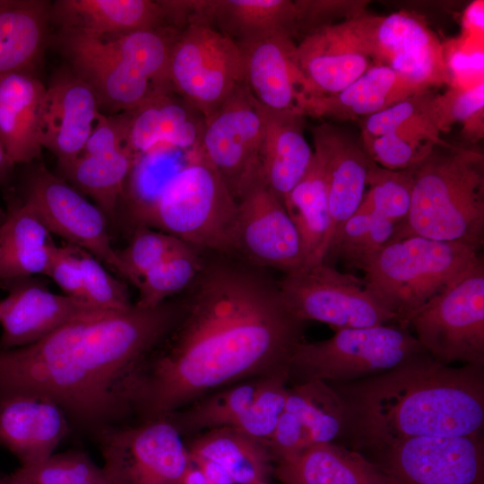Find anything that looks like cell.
Here are the masks:
<instances>
[{
	"label": "cell",
	"mask_w": 484,
	"mask_h": 484,
	"mask_svg": "<svg viewBox=\"0 0 484 484\" xmlns=\"http://www.w3.org/2000/svg\"><path fill=\"white\" fill-rule=\"evenodd\" d=\"M96 437L110 484H181L191 464L183 436L168 418L112 427Z\"/></svg>",
	"instance_id": "8fae6325"
},
{
	"label": "cell",
	"mask_w": 484,
	"mask_h": 484,
	"mask_svg": "<svg viewBox=\"0 0 484 484\" xmlns=\"http://www.w3.org/2000/svg\"><path fill=\"white\" fill-rule=\"evenodd\" d=\"M334 331L329 339L296 346L289 365L290 385L355 381L427 352L411 331L398 324Z\"/></svg>",
	"instance_id": "52a82bcc"
},
{
	"label": "cell",
	"mask_w": 484,
	"mask_h": 484,
	"mask_svg": "<svg viewBox=\"0 0 484 484\" xmlns=\"http://www.w3.org/2000/svg\"><path fill=\"white\" fill-rule=\"evenodd\" d=\"M49 16L61 30L107 38L167 25L159 1L59 0Z\"/></svg>",
	"instance_id": "484cf974"
},
{
	"label": "cell",
	"mask_w": 484,
	"mask_h": 484,
	"mask_svg": "<svg viewBox=\"0 0 484 484\" xmlns=\"http://www.w3.org/2000/svg\"><path fill=\"white\" fill-rule=\"evenodd\" d=\"M50 4L39 0H8L0 9V75L29 72L43 54Z\"/></svg>",
	"instance_id": "1f68e13d"
},
{
	"label": "cell",
	"mask_w": 484,
	"mask_h": 484,
	"mask_svg": "<svg viewBox=\"0 0 484 484\" xmlns=\"http://www.w3.org/2000/svg\"><path fill=\"white\" fill-rule=\"evenodd\" d=\"M272 472L283 484H395L362 453L335 442L311 445Z\"/></svg>",
	"instance_id": "4316f807"
},
{
	"label": "cell",
	"mask_w": 484,
	"mask_h": 484,
	"mask_svg": "<svg viewBox=\"0 0 484 484\" xmlns=\"http://www.w3.org/2000/svg\"><path fill=\"white\" fill-rule=\"evenodd\" d=\"M186 445L191 457L217 462L235 484L264 481L273 471L274 461L267 445L231 427L203 432Z\"/></svg>",
	"instance_id": "d6a6232c"
},
{
	"label": "cell",
	"mask_w": 484,
	"mask_h": 484,
	"mask_svg": "<svg viewBox=\"0 0 484 484\" xmlns=\"http://www.w3.org/2000/svg\"><path fill=\"white\" fill-rule=\"evenodd\" d=\"M267 112L263 179L268 190L283 204L307 171L314 151L305 137L304 116L290 111Z\"/></svg>",
	"instance_id": "f546056e"
},
{
	"label": "cell",
	"mask_w": 484,
	"mask_h": 484,
	"mask_svg": "<svg viewBox=\"0 0 484 484\" xmlns=\"http://www.w3.org/2000/svg\"><path fill=\"white\" fill-rule=\"evenodd\" d=\"M2 484H39L23 475L18 469L10 475H5Z\"/></svg>",
	"instance_id": "11a10c76"
},
{
	"label": "cell",
	"mask_w": 484,
	"mask_h": 484,
	"mask_svg": "<svg viewBox=\"0 0 484 484\" xmlns=\"http://www.w3.org/2000/svg\"><path fill=\"white\" fill-rule=\"evenodd\" d=\"M238 44L243 55L245 83L257 102L271 112L307 117L321 96L300 69L294 39L275 32Z\"/></svg>",
	"instance_id": "2e32d148"
},
{
	"label": "cell",
	"mask_w": 484,
	"mask_h": 484,
	"mask_svg": "<svg viewBox=\"0 0 484 484\" xmlns=\"http://www.w3.org/2000/svg\"><path fill=\"white\" fill-rule=\"evenodd\" d=\"M358 123L361 135L394 134L427 150L447 143L440 136L439 94L432 90L413 94Z\"/></svg>",
	"instance_id": "e575fe53"
},
{
	"label": "cell",
	"mask_w": 484,
	"mask_h": 484,
	"mask_svg": "<svg viewBox=\"0 0 484 484\" xmlns=\"http://www.w3.org/2000/svg\"><path fill=\"white\" fill-rule=\"evenodd\" d=\"M255 484H269V483L266 480H264V481L256 482Z\"/></svg>",
	"instance_id": "91938a15"
},
{
	"label": "cell",
	"mask_w": 484,
	"mask_h": 484,
	"mask_svg": "<svg viewBox=\"0 0 484 484\" xmlns=\"http://www.w3.org/2000/svg\"><path fill=\"white\" fill-rule=\"evenodd\" d=\"M172 329L133 375L127 401L140 421L164 419L220 388L288 378L306 322L285 305L277 281L220 264L199 274Z\"/></svg>",
	"instance_id": "6da1fadb"
},
{
	"label": "cell",
	"mask_w": 484,
	"mask_h": 484,
	"mask_svg": "<svg viewBox=\"0 0 484 484\" xmlns=\"http://www.w3.org/2000/svg\"><path fill=\"white\" fill-rule=\"evenodd\" d=\"M283 205L300 236L305 267L323 263L329 207L324 166L315 151L307 171L289 193Z\"/></svg>",
	"instance_id": "d590c367"
},
{
	"label": "cell",
	"mask_w": 484,
	"mask_h": 484,
	"mask_svg": "<svg viewBox=\"0 0 484 484\" xmlns=\"http://www.w3.org/2000/svg\"><path fill=\"white\" fill-rule=\"evenodd\" d=\"M353 19L316 29L297 43L300 69L321 97L341 91L375 65Z\"/></svg>",
	"instance_id": "44dd1931"
},
{
	"label": "cell",
	"mask_w": 484,
	"mask_h": 484,
	"mask_svg": "<svg viewBox=\"0 0 484 484\" xmlns=\"http://www.w3.org/2000/svg\"><path fill=\"white\" fill-rule=\"evenodd\" d=\"M7 210L0 228V282L45 274L56 244L33 209L15 192L4 195Z\"/></svg>",
	"instance_id": "83f0119b"
},
{
	"label": "cell",
	"mask_w": 484,
	"mask_h": 484,
	"mask_svg": "<svg viewBox=\"0 0 484 484\" xmlns=\"http://www.w3.org/2000/svg\"><path fill=\"white\" fill-rule=\"evenodd\" d=\"M196 22L238 43L275 32L298 40V0H198Z\"/></svg>",
	"instance_id": "f1b7e54d"
},
{
	"label": "cell",
	"mask_w": 484,
	"mask_h": 484,
	"mask_svg": "<svg viewBox=\"0 0 484 484\" xmlns=\"http://www.w3.org/2000/svg\"><path fill=\"white\" fill-rule=\"evenodd\" d=\"M410 236L484 245V155L473 145H435L413 168L411 204L391 241Z\"/></svg>",
	"instance_id": "277c9868"
},
{
	"label": "cell",
	"mask_w": 484,
	"mask_h": 484,
	"mask_svg": "<svg viewBox=\"0 0 484 484\" xmlns=\"http://www.w3.org/2000/svg\"><path fill=\"white\" fill-rule=\"evenodd\" d=\"M183 305L100 311L22 347L0 349V399L34 394L71 425L97 436L130 415L126 393L144 358L172 329Z\"/></svg>",
	"instance_id": "7a4b0ae2"
},
{
	"label": "cell",
	"mask_w": 484,
	"mask_h": 484,
	"mask_svg": "<svg viewBox=\"0 0 484 484\" xmlns=\"http://www.w3.org/2000/svg\"><path fill=\"white\" fill-rule=\"evenodd\" d=\"M4 217H5V212H4L1 208H0V228L4 222Z\"/></svg>",
	"instance_id": "9f6ffc18"
},
{
	"label": "cell",
	"mask_w": 484,
	"mask_h": 484,
	"mask_svg": "<svg viewBox=\"0 0 484 484\" xmlns=\"http://www.w3.org/2000/svg\"><path fill=\"white\" fill-rule=\"evenodd\" d=\"M236 251L261 267L290 272L305 267L298 231L284 205L258 184L238 201Z\"/></svg>",
	"instance_id": "e0dca14e"
},
{
	"label": "cell",
	"mask_w": 484,
	"mask_h": 484,
	"mask_svg": "<svg viewBox=\"0 0 484 484\" xmlns=\"http://www.w3.org/2000/svg\"><path fill=\"white\" fill-rule=\"evenodd\" d=\"M183 243L185 242L161 230L138 226L127 246L117 251L126 280L137 287L143 275Z\"/></svg>",
	"instance_id": "f6af8a7d"
},
{
	"label": "cell",
	"mask_w": 484,
	"mask_h": 484,
	"mask_svg": "<svg viewBox=\"0 0 484 484\" xmlns=\"http://www.w3.org/2000/svg\"><path fill=\"white\" fill-rule=\"evenodd\" d=\"M238 201L198 153L165 183L139 226L168 233L191 246L236 251ZM138 227V226H137Z\"/></svg>",
	"instance_id": "8992f818"
},
{
	"label": "cell",
	"mask_w": 484,
	"mask_h": 484,
	"mask_svg": "<svg viewBox=\"0 0 484 484\" xmlns=\"http://www.w3.org/2000/svg\"><path fill=\"white\" fill-rule=\"evenodd\" d=\"M288 384L285 376L266 377L251 403L231 428L267 445L285 409Z\"/></svg>",
	"instance_id": "7bdbcfd3"
},
{
	"label": "cell",
	"mask_w": 484,
	"mask_h": 484,
	"mask_svg": "<svg viewBox=\"0 0 484 484\" xmlns=\"http://www.w3.org/2000/svg\"><path fill=\"white\" fill-rule=\"evenodd\" d=\"M265 378L249 379L220 388L167 418L182 436L231 427L251 403Z\"/></svg>",
	"instance_id": "8d00e7d4"
},
{
	"label": "cell",
	"mask_w": 484,
	"mask_h": 484,
	"mask_svg": "<svg viewBox=\"0 0 484 484\" xmlns=\"http://www.w3.org/2000/svg\"><path fill=\"white\" fill-rule=\"evenodd\" d=\"M173 91L160 92L126 112L128 146L136 158L179 150H194L204 117Z\"/></svg>",
	"instance_id": "cb8c5ba5"
},
{
	"label": "cell",
	"mask_w": 484,
	"mask_h": 484,
	"mask_svg": "<svg viewBox=\"0 0 484 484\" xmlns=\"http://www.w3.org/2000/svg\"><path fill=\"white\" fill-rule=\"evenodd\" d=\"M310 445L299 420L284 409L267 446L275 462L292 457Z\"/></svg>",
	"instance_id": "f907efd6"
},
{
	"label": "cell",
	"mask_w": 484,
	"mask_h": 484,
	"mask_svg": "<svg viewBox=\"0 0 484 484\" xmlns=\"http://www.w3.org/2000/svg\"><path fill=\"white\" fill-rule=\"evenodd\" d=\"M18 470L39 484H110L103 468L76 450L52 454L40 463Z\"/></svg>",
	"instance_id": "ee69618b"
},
{
	"label": "cell",
	"mask_w": 484,
	"mask_h": 484,
	"mask_svg": "<svg viewBox=\"0 0 484 484\" xmlns=\"http://www.w3.org/2000/svg\"><path fill=\"white\" fill-rule=\"evenodd\" d=\"M353 21L374 65L389 67L420 91L451 83L444 47L421 16L367 12Z\"/></svg>",
	"instance_id": "4fadbf2b"
},
{
	"label": "cell",
	"mask_w": 484,
	"mask_h": 484,
	"mask_svg": "<svg viewBox=\"0 0 484 484\" xmlns=\"http://www.w3.org/2000/svg\"><path fill=\"white\" fill-rule=\"evenodd\" d=\"M203 270L193 246L183 243L143 275L137 285L140 308H154L192 284Z\"/></svg>",
	"instance_id": "60d3db41"
},
{
	"label": "cell",
	"mask_w": 484,
	"mask_h": 484,
	"mask_svg": "<svg viewBox=\"0 0 484 484\" xmlns=\"http://www.w3.org/2000/svg\"><path fill=\"white\" fill-rule=\"evenodd\" d=\"M136 157L130 148L99 153H82L58 167L66 182L89 196L108 218L116 217Z\"/></svg>",
	"instance_id": "836d02e7"
},
{
	"label": "cell",
	"mask_w": 484,
	"mask_h": 484,
	"mask_svg": "<svg viewBox=\"0 0 484 484\" xmlns=\"http://www.w3.org/2000/svg\"><path fill=\"white\" fill-rule=\"evenodd\" d=\"M47 88L29 72L0 75V141L15 164L38 160L39 125Z\"/></svg>",
	"instance_id": "d4e9b609"
},
{
	"label": "cell",
	"mask_w": 484,
	"mask_h": 484,
	"mask_svg": "<svg viewBox=\"0 0 484 484\" xmlns=\"http://www.w3.org/2000/svg\"><path fill=\"white\" fill-rule=\"evenodd\" d=\"M190 460L202 471L208 484H235L228 471L217 462L201 457L190 456Z\"/></svg>",
	"instance_id": "816d5d0a"
},
{
	"label": "cell",
	"mask_w": 484,
	"mask_h": 484,
	"mask_svg": "<svg viewBox=\"0 0 484 484\" xmlns=\"http://www.w3.org/2000/svg\"><path fill=\"white\" fill-rule=\"evenodd\" d=\"M100 113L93 91L72 72L58 76L47 88L39 140L42 148L56 157L58 167L82 153Z\"/></svg>",
	"instance_id": "7402d4cb"
},
{
	"label": "cell",
	"mask_w": 484,
	"mask_h": 484,
	"mask_svg": "<svg viewBox=\"0 0 484 484\" xmlns=\"http://www.w3.org/2000/svg\"><path fill=\"white\" fill-rule=\"evenodd\" d=\"M277 286L290 312L306 323L317 321L334 330L397 324L363 278L326 263L284 273Z\"/></svg>",
	"instance_id": "30bf717a"
},
{
	"label": "cell",
	"mask_w": 484,
	"mask_h": 484,
	"mask_svg": "<svg viewBox=\"0 0 484 484\" xmlns=\"http://www.w3.org/2000/svg\"><path fill=\"white\" fill-rule=\"evenodd\" d=\"M1 282L8 291L0 301L2 350L34 343L73 321L105 311L84 300L56 294L30 277Z\"/></svg>",
	"instance_id": "d6986e66"
},
{
	"label": "cell",
	"mask_w": 484,
	"mask_h": 484,
	"mask_svg": "<svg viewBox=\"0 0 484 484\" xmlns=\"http://www.w3.org/2000/svg\"><path fill=\"white\" fill-rule=\"evenodd\" d=\"M423 349L444 365H484V261L410 321Z\"/></svg>",
	"instance_id": "7c38bea8"
},
{
	"label": "cell",
	"mask_w": 484,
	"mask_h": 484,
	"mask_svg": "<svg viewBox=\"0 0 484 484\" xmlns=\"http://www.w3.org/2000/svg\"><path fill=\"white\" fill-rule=\"evenodd\" d=\"M14 164L8 157L3 143L0 141V186L7 184L13 175Z\"/></svg>",
	"instance_id": "f5cc1de1"
},
{
	"label": "cell",
	"mask_w": 484,
	"mask_h": 484,
	"mask_svg": "<svg viewBox=\"0 0 484 484\" xmlns=\"http://www.w3.org/2000/svg\"><path fill=\"white\" fill-rule=\"evenodd\" d=\"M267 115L244 82L204 119L198 146L191 151L219 173L237 201L264 183Z\"/></svg>",
	"instance_id": "ba28073f"
},
{
	"label": "cell",
	"mask_w": 484,
	"mask_h": 484,
	"mask_svg": "<svg viewBox=\"0 0 484 484\" xmlns=\"http://www.w3.org/2000/svg\"><path fill=\"white\" fill-rule=\"evenodd\" d=\"M76 250L82 275L84 299L103 310L121 311L132 307L125 285L111 276L93 255L78 247Z\"/></svg>",
	"instance_id": "bcb514c9"
},
{
	"label": "cell",
	"mask_w": 484,
	"mask_h": 484,
	"mask_svg": "<svg viewBox=\"0 0 484 484\" xmlns=\"http://www.w3.org/2000/svg\"><path fill=\"white\" fill-rule=\"evenodd\" d=\"M395 229L396 225L385 219L357 211L343 225L324 263L340 259L347 267L364 272L391 242Z\"/></svg>",
	"instance_id": "ab89813d"
},
{
	"label": "cell",
	"mask_w": 484,
	"mask_h": 484,
	"mask_svg": "<svg viewBox=\"0 0 484 484\" xmlns=\"http://www.w3.org/2000/svg\"><path fill=\"white\" fill-rule=\"evenodd\" d=\"M8 0H0V9L7 4Z\"/></svg>",
	"instance_id": "6f0895ef"
},
{
	"label": "cell",
	"mask_w": 484,
	"mask_h": 484,
	"mask_svg": "<svg viewBox=\"0 0 484 484\" xmlns=\"http://www.w3.org/2000/svg\"><path fill=\"white\" fill-rule=\"evenodd\" d=\"M19 196L51 234L88 252L126 279L117 250L111 244L108 218L64 178L39 163L27 173Z\"/></svg>",
	"instance_id": "5bb4252c"
},
{
	"label": "cell",
	"mask_w": 484,
	"mask_h": 484,
	"mask_svg": "<svg viewBox=\"0 0 484 484\" xmlns=\"http://www.w3.org/2000/svg\"><path fill=\"white\" fill-rule=\"evenodd\" d=\"M5 475L0 473V484L3 483Z\"/></svg>",
	"instance_id": "680465c9"
},
{
	"label": "cell",
	"mask_w": 484,
	"mask_h": 484,
	"mask_svg": "<svg viewBox=\"0 0 484 484\" xmlns=\"http://www.w3.org/2000/svg\"><path fill=\"white\" fill-rule=\"evenodd\" d=\"M327 383L343 408L337 444L362 454L483 431L484 365H444L423 352L382 374Z\"/></svg>",
	"instance_id": "3957f363"
},
{
	"label": "cell",
	"mask_w": 484,
	"mask_h": 484,
	"mask_svg": "<svg viewBox=\"0 0 484 484\" xmlns=\"http://www.w3.org/2000/svg\"><path fill=\"white\" fill-rule=\"evenodd\" d=\"M169 82L173 92L207 118L245 82L239 45L205 22L187 24L172 48Z\"/></svg>",
	"instance_id": "9c48e42d"
},
{
	"label": "cell",
	"mask_w": 484,
	"mask_h": 484,
	"mask_svg": "<svg viewBox=\"0 0 484 484\" xmlns=\"http://www.w3.org/2000/svg\"><path fill=\"white\" fill-rule=\"evenodd\" d=\"M124 148H129L126 112L110 116L100 113L82 153L99 154Z\"/></svg>",
	"instance_id": "681fc988"
},
{
	"label": "cell",
	"mask_w": 484,
	"mask_h": 484,
	"mask_svg": "<svg viewBox=\"0 0 484 484\" xmlns=\"http://www.w3.org/2000/svg\"><path fill=\"white\" fill-rule=\"evenodd\" d=\"M57 39L72 73L93 91L103 114L128 112L160 92L170 91L157 87L120 60L100 39L60 30Z\"/></svg>",
	"instance_id": "ac0fdd59"
},
{
	"label": "cell",
	"mask_w": 484,
	"mask_h": 484,
	"mask_svg": "<svg viewBox=\"0 0 484 484\" xmlns=\"http://www.w3.org/2000/svg\"><path fill=\"white\" fill-rule=\"evenodd\" d=\"M285 410L303 426L310 445L337 441L343 424L339 395L325 381L313 380L288 387Z\"/></svg>",
	"instance_id": "f35d334b"
},
{
	"label": "cell",
	"mask_w": 484,
	"mask_h": 484,
	"mask_svg": "<svg viewBox=\"0 0 484 484\" xmlns=\"http://www.w3.org/2000/svg\"><path fill=\"white\" fill-rule=\"evenodd\" d=\"M419 92L389 67L375 65L341 91L316 99L307 116L358 122Z\"/></svg>",
	"instance_id": "4dcf8cb0"
},
{
	"label": "cell",
	"mask_w": 484,
	"mask_h": 484,
	"mask_svg": "<svg viewBox=\"0 0 484 484\" xmlns=\"http://www.w3.org/2000/svg\"><path fill=\"white\" fill-rule=\"evenodd\" d=\"M181 484H208V482L199 468L191 462Z\"/></svg>",
	"instance_id": "db71d44e"
},
{
	"label": "cell",
	"mask_w": 484,
	"mask_h": 484,
	"mask_svg": "<svg viewBox=\"0 0 484 484\" xmlns=\"http://www.w3.org/2000/svg\"><path fill=\"white\" fill-rule=\"evenodd\" d=\"M482 261L480 251L469 245L410 236L389 242L364 271L363 279L397 324L409 328L417 313Z\"/></svg>",
	"instance_id": "5b68a950"
},
{
	"label": "cell",
	"mask_w": 484,
	"mask_h": 484,
	"mask_svg": "<svg viewBox=\"0 0 484 484\" xmlns=\"http://www.w3.org/2000/svg\"><path fill=\"white\" fill-rule=\"evenodd\" d=\"M70 427L65 411L47 397L15 394L0 399V445L17 457L21 466L49 458Z\"/></svg>",
	"instance_id": "603a6c76"
},
{
	"label": "cell",
	"mask_w": 484,
	"mask_h": 484,
	"mask_svg": "<svg viewBox=\"0 0 484 484\" xmlns=\"http://www.w3.org/2000/svg\"><path fill=\"white\" fill-rule=\"evenodd\" d=\"M369 455L395 484H484L482 433L412 438Z\"/></svg>",
	"instance_id": "9a60e30c"
},
{
	"label": "cell",
	"mask_w": 484,
	"mask_h": 484,
	"mask_svg": "<svg viewBox=\"0 0 484 484\" xmlns=\"http://www.w3.org/2000/svg\"><path fill=\"white\" fill-rule=\"evenodd\" d=\"M413 168L390 170L371 160L367 190L358 211L371 212L393 222L397 228L405 220L411 209Z\"/></svg>",
	"instance_id": "b9f144b4"
},
{
	"label": "cell",
	"mask_w": 484,
	"mask_h": 484,
	"mask_svg": "<svg viewBox=\"0 0 484 484\" xmlns=\"http://www.w3.org/2000/svg\"><path fill=\"white\" fill-rule=\"evenodd\" d=\"M180 30L169 25L100 38L120 60L157 87L171 91L169 68L173 45Z\"/></svg>",
	"instance_id": "74e56055"
},
{
	"label": "cell",
	"mask_w": 484,
	"mask_h": 484,
	"mask_svg": "<svg viewBox=\"0 0 484 484\" xmlns=\"http://www.w3.org/2000/svg\"><path fill=\"white\" fill-rule=\"evenodd\" d=\"M314 151L324 166L329 228L323 263L346 221L358 211L367 190L370 158L361 145L335 126L322 123L311 128Z\"/></svg>",
	"instance_id": "ffe728a7"
},
{
	"label": "cell",
	"mask_w": 484,
	"mask_h": 484,
	"mask_svg": "<svg viewBox=\"0 0 484 484\" xmlns=\"http://www.w3.org/2000/svg\"><path fill=\"white\" fill-rule=\"evenodd\" d=\"M484 83L481 82L467 89L453 88L439 94L441 132L448 131L462 123L467 132H480L483 128Z\"/></svg>",
	"instance_id": "7dc6e473"
},
{
	"label": "cell",
	"mask_w": 484,
	"mask_h": 484,
	"mask_svg": "<svg viewBox=\"0 0 484 484\" xmlns=\"http://www.w3.org/2000/svg\"><path fill=\"white\" fill-rule=\"evenodd\" d=\"M46 275L58 285L65 295L86 301L75 246L71 245L58 246L56 245Z\"/></svg>",
	"instance_id": "c3c4849f"
}]
</instances>
